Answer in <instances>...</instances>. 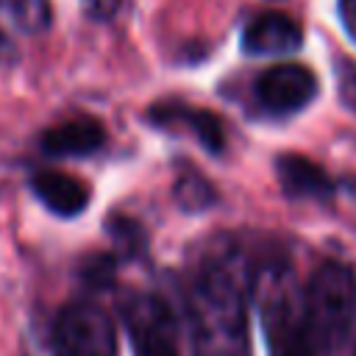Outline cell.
Here are the masks:
<instances>
[{
	"instance_id": "cell-13",
	"label": "cell",
	"mask_w": 356,
	"mask_h": 356,
	"mask_svg": "<svg viewBox=\"0 0 356 356\" xmlns=\"http://www.w3.org/2000/svg\"><path fill=\"white\" fill-rule=\"evenodd\" d=\"M175 200H178V206L184 209V211H203V209H209L211 203H214V197H217V192H214V186L203 178V175H197V172H184L178 181H175Z\"/></svg>"
},
{
	"instance_id": "cell-19",
	"label": "cell",
	"mask_w": 356,
	"mask_h": 356,
	"mask_svg": "<svg viewBox=\"0 0 356 356\" xmlns=\"http://www.w3.org/2000/svg\"><path fill=\"white\" fill-rule=\"evenodd\" d=\"M353 356H356V350H353Z\"/></svg>"
},
{
	"instance_id": "cell-18",
	"label": "cell",
	"mask_w": 356,
	"mask_h": 356,
	"mask_svg": "<svg viewBox=\"0 0 356 356\" xmlns=\"http://www.w3.org/2000/svg\"><path fill=\"white\" fill-rule=\"evenodd\" d=\"M122 0H89V11L97 17V19H111L117 14Z\"/></svg>"
},
{
	"instance_id": "cell-15",
	"label": "cell",
	"mask_w": 356,
	"mask_h": 356,
	"mask_svg": "<svg viewBox=\"0 0 356 356\" xmlns=\"http://www.w3.org/2000/svg\"><path fill=\"white\" fill-rule=\"evenodd\" d=\"M108 231L114 234V242L122 248V256H131V253H139L145 248V231L139 228L136 220H128V217H114Z\"/></svg>"
},
{
	"instance_id": "cell-16",
	"label": "cell",
	"mask_w": 356,
	"mask_h": 356,
	"mask_svg": "<svg viewBox=\"0 0 356 356\" xmlns=\"http://www.w3.org/2000/svg\"><path fill=\"white\" fill-rule=\"evenodd\" d=\"M339 17L348 36L356 42V0H339Z\"/></svg>"
},
{
	"instance_id": "cell-6",
	"label": "cell",
	"mask_w": 356,
	"mask_h": 356,
	"mask_svg": "<svg viewBox=\"0 0 356 356\" xmlns=\"http://www.w3.org/2000/svg\"><path fill=\"white\" fill-rule=\"evenodd\" d=\"M253 95L256 103L270 114H295L317 97V78L303 64H275L256 78Z\"/></svg>"
},
{
	"instance_id": "cell-9",
	"label": "cell",
	"mask_w": 356,
	"mask_h": 356,
	"mask_svg": "<svg viewBox=\"0 0 356 356\" xmlns=\"http://www.w3.org/2000/svg\"><path fill=\"white\" fill-rule=\"evenodd\" d=\"M275 175L284 195L298 200H331L334 181L331 175L312 159L298 153H284L275 159Z\"/></svg>"
},
{
	"instance_id": "cell-12",
	"label": "cell",
	"mask_w": 356,
	"mask_h": 356,
	"mask_svg": "<svg viewBox=\"0 0 356 356\" xmlns=\"http://www.w3.org/2000/svg\"><path fill=\"white\" fill-rule=\"evenodd\" d=\"M0 17L22 33H44L53 22L50 0H0Z\"/></svg>"
},
{
	"instance_id": "cell-3",
	"label": "cell",
	"mask_w": 356,
	"mask_h": 356,
	"mask_svg": "<svg viewBox=\"0 0 356 356\" xmlns=\"http://www.w3.org/2000/svg\"><path fill=\"white\" fill-rule=\"evenodd\" d=\"M303 306L314 348L339 350L356 320V270L337 259L323 261L303 289Z\"/></svg>"
},
{
	"instance_id": "cell-8",
	"label": "cell",
	"mask_w": 356,
	"mask_h": 356,
	"mask_svg": "<svg viewBox=\"0 0 356 356\" xmlns=\"http://www.w3.org/2000/svg\"><path fill=\"white\" fill-rule=\"evenodd\" d=\"M147 117L153 125H161V128H186L211 153H222V147H225L222 120L206 108H195V106H186L178 100H164V103L150 106Z\"/></svg>"
},
{
	"instance_id": "cell-14",
	"label": "cell",
	"mask_w": 356,
	"mask_h": 356,
	"mask_svg": "<svg viewBox=\"0 0 356 356\" xmlns=\"http://www.w3.org/2000/svg\"><path fill=\"white\" fill-rule=\"evenodd\" d=\"M78 273L89 286L106 289L117 278V256H111V253H89V256L81 259Z\"/></svg>"
},
{
	"instance_id": "cell-4",
	"label": "cell",
	"mask_w": 356,
	"mask_h": 356,
	"mask_svg": "<svg viewBox=\"0 0 356 356\" xmlns=\"http://www.w3.org/2000/svg\"><path fill=\"white\" fill-rule=\"evenodd\" d=\"M53 350L56 356H117V325L89 300L70 303L56 317Z\"/></svg>"
},
{
	"instance_id": "cell-1",
	"label": "cell",
	"mask_w": 356,
	"mask_h": 356,
	"mask_svg": "<svg viewBox=\"0 0 356 356\" xmlns=\"http://www.w3.org/2000/svg\"><path fill=\"white\" fill-rule=\"evenodd\" d=\"M186 325L195 356H250L245 289L231 259L197 267L186 286Z\"/></svg>"
},
{
	"instance_id": "cell-7",
	"label": "cell",
	"mask_w": 356,
	"mask_h": 356,
	"mask_svg": "<svg viewBox=\"0 0 356 356\" xmlns=\"http://www.w3.org/2000/svg\"><path fill=\"white\" fill-rule=\"evenodd\" d=\"M300 44L303 31L284 11H261L242 31V50L248 56H289Z\"/></svg>"
},
{
	"instance_id": "cell-17",
	"label": "cell",
	"mask_w": 356,
	"mask_h": 356,
	"mask_svg": "<svg viewBox=\"0 0 356 356\" xmlns=\"http://www.w3.org/2000/svg\"><path fill=\"white\" fill-rule=\"evenodd\" d=\"M11 64H17V44L0 28V67H11Z\"/></svg>"
},
{
	"instance_id": "cell-11",
	"label": "cell",
	"mask_w": 356,
	"mask_h": 356,
	"mask_svg": "<svg viewBox=\"0 0 356 356\" xmlns=\"http://www.w3.org/2000/svg\"><path fill=\"white\" fill-rule=\"evenodd\" d=\"M103 142H106L103 122H97L95 117H72V120H64L47 128L39 145L47 156L67 159V156H89L100 150Z\"/></svg>"
},
{
	"instance_id": "cell-2",
	"label": "cell",
	"mask_w": 356,
	"mask_h": 356,
	"mask_svg": "<svg viewBox=\"0 0 356 356\" xmlns=\"http://www.w3.org/2000/svg\"><path fill=\"white\" fill-rule=\"evenodd\" d=\"M250 289L270 356H317L306 320L303 289L292 267L284 261L261 264L250 278Z\"/></svg>"
},
{
	"instance_id": "cell-10",
	"label": "cell",
	"mask_w": 356,
	"mask_h": 356,
	"mask_svg": "<svg viewBox=\"0 0 356 356\" xmlns=\"http://www.w3.org/2000/svg\"><path fill=\"white\" fill-rule=\"evenodd\" d=\"M33 195L58 217H78L92 197V189L86 181L58 172V170H39L31 175Z\"/></svg>"
},
{
	"instance_id": "cell-5",
	"label": "cell",
	"mask_w": 356,
	"mask_h": 356,
	"mask_svg": "<svg viewBox=\"0 0 356 356\" xmlns=\"http://www.w3.org/2000/svg\"><path fill=\"white\" fill-rule=\"evenodd\" d=\"M120 314L134 345V356H178L175 317L159 295L131 292L120 303Z\"/></svg>"
}]
</instances>
